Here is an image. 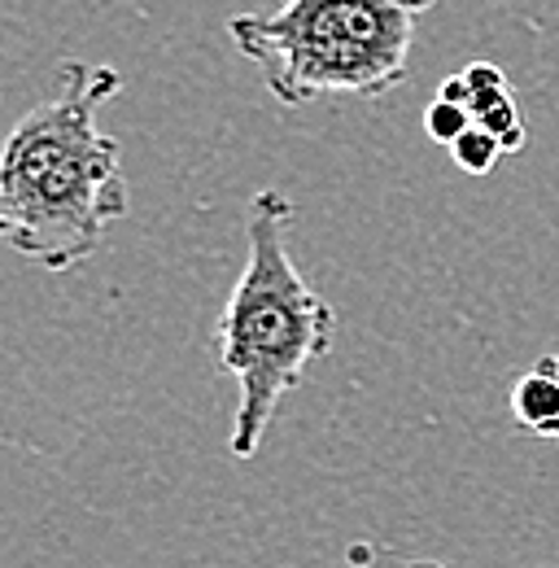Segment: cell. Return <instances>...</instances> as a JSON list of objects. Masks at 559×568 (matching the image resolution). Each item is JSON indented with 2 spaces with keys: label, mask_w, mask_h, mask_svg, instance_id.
I'll use <instances>...</instances> for the list:
<instances>
[{
  "label": "cell",
  "mask_w": 559,
  "mask_h": 568,
  "mask_svg": "<svg viewBox=\"0 0 559 568\" xmlns=\"http://www.w3.org/2000/svg\"><path fill=\"white\" fill-rule=\"evenodd\" d=\"M551 363H556V372H559V355H551Z\"/></svg>",
  "instance_id": "ba28073f"
},
{
  "label": "cell",
  "mask_w": 559,
  "mask_h": 568,
  "mask_svg": "<svg viewBox=\"0 0 559 568\" xmlns=\"http://www.w3.org/2000/svg\"><path fill=\"white\" fill-rule=\"evenodd\" d=\"M450 153H455V162L468 171V175H486V171H494V162L502 158V144L489 136L486 128H468L459 141L450 144Z\"/></svg>",
  "instance_id": "5b68a950"
},
{
  "label": "cell",
  "mask_w": 559,
  "mask_h": 568,
  "mask_svg": "<svg viewBox=\"0 0 559 568\" xmlns=\"http://www.w3.org/2000/svg\"><path fill=\"white\" fill-rule=\"evenodd\" d=\"M288 227L293 202L276 189L254 193L245 219V267L214 324L218 363L236 381V459L258 455L284 394L302 385L315 358L333 351L337 333L333 306L302 281L288 254Z\"/></svg>",
  "instance_id": "7a4b0ae2"
},
{
  "label": "cell",
  "mask_w": 559,
  "mask_h": 568,
  "mask_svg": "<svg viewBox=\"0 0 559 568\" xmlns=\"http://www.w3.org/2000/svg\"><path fill=\"white\" fill-rule=\"evenodd\" d=\"M468 128H472V110H468V105H459V101L437 97V101L424 110V132H428L433 141L455 144Z\"/></svg>",
  "instance_id": "8992f818"
},
{
  "label": "cell",
  "mask_w": 559,
  "mask_h": 568,
  "mask_svg": "<svg viewBox=\"0 0 559 568\" xmlns=\"http://www.w3.org/2000/svg\"><path fill=\"white\" fill-rule=\"evenodd\" d=\"M511 416H516V425L529 428L533 437L551 420H559V372L551 355L542 358L529 376H520V385L511 389Z\"/></svg>",
  "instance_id": "277c9868"
},
{
  "label": "cell",
  "mask_w": 559,
  "mask_h": 568,
  "mask_svg": "<svg viewBox=\"0 0 559 568\" xmlns=\"http://www.w3.org/2000/svg\"><path fill=\"white\" fill-rule=\"evenodd\" d=\"M538 437H547V442H559V420H551V425L542 428V433H538Z\"/></svg>",
  "instance_id": "52a82bcc"
},
{
  "label": "cell",
  "mask_w": 559,
  "mask_h": 568,
  "mask_svg": "<svg viewBox=\"0 0 559 568\" xmlns=\"http://www.w3.org/2000/svg\"><path fill=\"white\" fill-rule=\"evenodd\" d=\"M437 0H284L236 13L227 36L280 105L319 97H385L407 79L416 22Z\"/></svg>",
  "instance_id": "3957f363"
},
{
  "label": "cell",
  "mask_w": 559,
  "mask_h": 568,
  "mask_svg": "<svg viewBox=\"0 0 559 568\" xmlns=\"http://www.w3.org/2000/svg\"><path fill=\"white\" fill-rule=\"evenodd\" d=\"M119 88L114 67L62 62L49 97L0 144V236L44 272L83 267L132 206L119 141L96 123Z\"/></svg>",
  "instance_id": "6da1fadb"
}]
</instances>
